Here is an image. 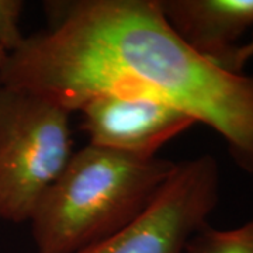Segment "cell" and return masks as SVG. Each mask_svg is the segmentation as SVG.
<instances>
[{"label": "cell", "instance_id": "cell-1", "mask_svg": "<svg viewBox=\"0 0 253 253\" xmlns=\"http://www.w3.org/2000/svg\"><path fill=\"white\" fill-rule=\"evenodd\" d=\"M51 27L24 37L0 68V84L41 94L68 111L100 94L159 100L224 138L253 173V75L191 49L159 0L51 3Z\"/></svg>", "mask_w": 253, "mask_h": 253}, {"label": "cell", "instance_id": "cell-2", "mask_svg": "<svg viewBox=\"0 0 253 253\" xmlns=\"http://www.w3.org/2000/svg\"><path fill=\"white\" fill-rule=\"evenodd\" d=\"M176 165L90 144L73 152L30 218L36 253H76L116 234L144 212Z\"/></svg>", "mask_w": 253, "mask_h": 253}, {"label": "cell", "instance_id": "cell-3", "mask_svg": "<svg viewBox=\"0 0 253 253\" xmlns=\"http://www.w3.org/2000/svg\"><path fill=\"white\" fill-rule=\"evenodd\" d=\"M71 111L0 84V218L30 221L72 158Z\"/></svg>", "mask_w": 253, "mask_h": 253}, {"label": "cell", "instance_id": "cell-4", "mask_svg": "<svg viewBox=\"0 0 253 253\" xmlns=\"http://www.w3.org/2000/svg\"><path fill=\"white\" fill-rule=\"evenodd\" d=\"M219 199V168L211 155L177 162L154 201L116 234L76 253H184L207 225Z\"/></svg>", "mask_w": 253, "mask_h": 253}, {"label": "cell", "instance_id": "cell-5", "mask_svg": "<svg viewBox=\"0 0 253 253\" xmlns=\"http://www.w3.org/2000/svg\"><path fill=\"white\" fill-rule=\"evenodd\" d=\"M78 111L90 145L148 156L196 124L163 101L131 94H100Z\"/></svg>", "mask_w": 253, "mask_h": 253}, {"label": "cell", "instance_id": "cell-6", "mask_svg": "<svg viewBox=\"0 0 253 253\" xmlns=\"http://www.w3.org/2000/svg\"><path fill=\"white\" fill-rule=\"evenodd\" d=\"M176 34L228 71L239 40L253 28V0H159Z\"/></svg>", "mask_w": 253, "mask_h": 253}, {"label": "cell", "instance_id": "cell-7", "mask_svg": "<svg viewBox=\"0 0 253 253\" xmlns=\"http://www.w3.org/2000/svg\"><path fill=\"white\" fill-rule=\"evenodd\" d=\"M184 253H253V219L232 229L206 225L190 239Z\"/></svg>", "mask_w": 253, "mask_h": 253}, {"label": "cell", "instance_id": "cell-8", "mask_svg": "<svg viewBox=\"0 0 253 253\" xmlns=\"http://www.w3.org/2000/svg\"><path fill=\"white\" fill-rule=\"evenodd\" d=\"M23 3L18 0H0V45L7 51L14 49L24 37L20 31Z\"/></svg>", "mask_w": 253, "mask_h": 253}, {"label": "cell", "instance_id": "cell-9", "mask_svg": "<svg viewBox=\"0 0 253 253\" xmlns=\"http://www.w3.org/2000/svg\"><path fill=\"white\" fill-rule=\"evenodd\" d=\"M251 58H253V34L251 41L239 44V46L234 51L232 58L228 63V71L234 73H242V68Z\"/></svg>", "mask_w": 253, "mask_h": 253}, {"label": "cell", "instance_id": "cell-10", "mask_svg": "<svg viewBox=\"0 0 253 253\" xmlns=\"http://www.w3.org/2000/svg\"><path fill=\"white\" fill-rule=\"evenodd\" d=\"M9 54V51L4 48L3 45H0V68H1V65L4 62V59H6V56Z\"/></svg>", "mask_w": 253, "mask_h": 253}]
</instances>
